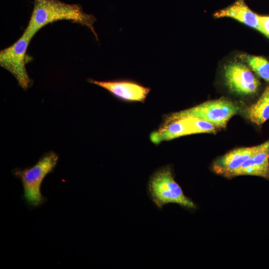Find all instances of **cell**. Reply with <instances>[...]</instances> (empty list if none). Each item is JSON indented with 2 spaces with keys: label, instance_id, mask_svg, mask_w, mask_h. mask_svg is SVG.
Returning a JSON list of instances; mask_svg holds the SVG:
<instances>
[{
  "label": "cell",
  "instance_id": "9",
  "mask_svg": "<svg viewBox=\"0 0 269 269\" xmlns=\"http://www.w3.org/2000/svg\"><path fill=\"white\" fill-rule=\"evenodd\" d=\"M193 134L195 132L190 117H176L171 114L165 118L158 130L151 134L150 138L152 142L158 144L164 140Z\"/></svg>",
  "mask_w": 269,
  "mask_h": 269
},
{
  "label": "cell",
  "instance_id": "11",
  "mask_svg": "<svg viewBox=\"0 0 269 269\" xmlns=\"http://www.w3.org/2000/svg\"><path fill=\"white\" fill-rule=\"evenodd\" d=\"M240 175L257 176L269 179V139L264 148L247 160L229 177Z\"/></svg>",
  "mask_w": 269,
  "mask_h": 269
},
{
  "label": "cell",
  "instance_id": "14",
  "mask_svg": "<svg viewBox=\"0 0 269 269\" xmlns=\"http://www.w3.org/2000/svg\"><path fill=\"white\" fill-rule=\"evenodd\" d=\"M259 23L264 31L266 36L269 39V16L258 15Z\"/></svg>",
  "mask_w": 269,
  "mask_h": 269
},
{
  "label": "cell",
  "instance_id": "7",
  "mask_svg": "<svg viewBox=\"0 0 269 269\" xmlns=\"http://www.w3.org/2000/svg\"><path fill=\"white\" fill-rule=\"evenodd\" d=\"M88 81L105 89L116 98L127 102L143 103L151 90L149 87L128 79L107 81L88 79Z\"/></svg>",
  "mask_w": 269,
  "mask_h": 269
},
{
  "label": "cell",
  "instance_id": "10",
  "mask_svg": "<svg viewBox=\"0 0 269 269\" xmlns=\"http://www.w3.org/2000/svg\"><path fill=\"white\" fill-rule=\"evenodd\" d=\"M216 18L230 17L255 28L266 36L261 27L258 14L253 12L244 0H236L230 5L214 13Z\"/></svg>",
  "mask_w": 269,
  "mask_h": 269
},
{
  "label": "cell",
  "instance_id": "6",
  "mask_svg": "<svg viewBox=\"0 0 269 269\" xmlns=\"http://www.w3.org/2000/svg\"><path fill=\"white\" fill-rule=\"evenodd\" d=\"M225 84L233 93L242 96L255 94L260 83L249 67L243 62L234 61L226 65L223 70Z\"/></svg>",
  "mask_w": 269,
  "mask_h": 269
},
{
  "label": "cell",
  "instance_id": "4",
  "mask_svg": "<svg viewBox=\"0 0 269 269\" xmlns=\"http://www.w3.org/2000/svg\"><path fill=\"white\" fill-rule=\"evenodd\" d=\"M240 111V106L229 99L221 98L203 103L172 115L176 117H190L208 122L217 128H224L228 122Z\"/></svg>",
  "mask_w": 269,
  "mask_h": 269
},
{
  "label": "cell",
  "instance_id": "3",
  "mask_svg": "<svg viewBox=\"0 0 269 269\" xmlns=\"http://www.w3.org/2000/svg\"><path fill=\"white\" fill-rule=\"evenodd\" d=\"M58 155L52 151L43 155L33 166L13 170L14 176L20 179L23 188V197L32 207H38L46 201L40 188L44 178L56 167Z\"/></svg>",
  "mask_w": 269,
  "mask_h": 269
},
{
  "label": "cell",
  "instance_id": "8",
  "mask_svg": "<svg viewBox=\"0 0 269 269\" xmlns=\"http://www.w3.org/2000/svg\"><path fill=\"white\" fill-rule=\"evenodd\" d=\"M267 143L268 140L257 146L240 147L233 150L216 159L213 163V169L218 174L229 177L234 171L239 168L254 154L264 148Z\"/></svg>",
  "mask_w": 269,
  "mask_h": 269
},
{
  "label": "cell",
  "instance_id": "2",
  "mask_svg": "<svg viewBox=\"0 0 269 269\" xmlns=\"http://www.w3.org/2000/svg\"><path fill=\"white\" fill-rule=\"evenodd\" d=\"M147 191L150 199L159 209L169 203L177 204L190 210L197 208L194 202L185 196L175 181L169 165L158 168L151 175L147 183Z\"/></svg>",
  "mask_w": 269,
  "mask_h": 269
},
{
  "label": "cell",
  "instance_id": "12",
  "mask_svg": "<svg viewBox=\"0 0 269 269\" xmlns=\"http://www.w3.org/2000/svg\"><path fill=\"white\" fill-rule=\"evenodd\" d=\"M244 114L249 120L258 126L269 120V86L256 102L245 109Z\"/></svg>",
  "mask_w": 269,
  "mask_h": 269
},
{
  "label": "cell",
  "instance_id": "5",
  "mask_svg": "<svg viewBox=\"0 0 269 269\" xmlns=\"http://www.w3.org/2000/svg\"><path fill=\"white\" fill-rule=\"evenodd\" d=\"M31 40L22 34L13 44L0 51V66L9 71L25 90L32 84L25 67L26 51Z\"/></svg>",
  "mask_w": 269,
  "mask_h": 269
},
{
  "label": "cell",
  "instance_id": "1",
  "mask_svg": "<svg viewBox=\"0 0 269 269\" xmlns=\"http://www.w3.org/2000/svg\"><path fill=\"white\" fill-rule=\"evenodd\" d=\"M61 20H70L87 27L98 40L94 27L96 18L85 13L80 4L66 3L59 0H34L29 22L22 34L32 39L45 25Z\"/></svg>",
  "mask_w": 269,
  "mask_h": 269
},
{
  "label": "cell",
  "instance_id": "13",
  "mask_svg": "<svg viewBox=\"0 0 269 269\" xmlns=\"http://www.w3.org/2000/svg\"><path fill=\"white\" fill-rule=\"evenodd\" d=\"M240 57L260 77L269 82V62L265 58L246 54H242Z\"/></svg>",
  "mask_w": 269,
  "mask_h": 269
}]
</instances>
